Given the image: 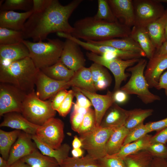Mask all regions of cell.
<instances>
[{"instance_id":"7dc6e473","label":"cell","mask_w":167,"mask_h":167,"mask_svg":"<svg viewBox=\"0 0 167 167\" xmlns=\"http://www.w3.org/2000/svg\"><path fill=\"white\" fill-rule=\"evenodd\" d=\"M84 115L73 111L70 116V122L72 129L74 131L78 132L84 119Z\"/></svg>"},{"instance_id":"e7e4bbea","label":"cell","mask_w":167,"mask_h":167,"mask_svg":"<svg viewBox=\"0 0 167 167\" xmlns=\"http://www.w3.org/2000/svg\"><path fill=\"white\" fill-rule=\"evenodd\" d=\"M60 167L59 166V165H58V166H56V167Z\"/></svg>"},{"instance_id":"9a60e30c","label":"cell","mask_w":167,"mask_h":167,"mask_svg":"<svg viewBox=\"0 0 167 167\" xmlns=\"http://www.w3.org/2000/svg\"><path fill=\"white\" fill-rule=\"evenodd\" d=\"M32 135L21 132L12 146L7 163L10 166L21 158L32 153L37 147L32 141Z\"/></svg>"},{"instance_id":"91938a15","label":"cell","mask_w":167,"mask_h":167,"mask_svg":"<svg viewBox=\"0 0 167 167\" xmlns=\"http://www.w3.org/2000/svg\"><path fill=\"white\" fill-rule=\"evenodd\" d=\"M71 153L73 157L78 158L82 156L83 152L80 148H74L72 150Z\"/></svg>"},{"instance_id":"bcb514c9","label":"cell","mask_w":167,"mask_h":167,"mask_svg":"<svg viewBox=\"0 0 167 167\" xmlns=\"http://www.w3.org/2000/svg\"><path fill=\"white\" fill-rule=\"evenodd\" d=\"M68 92L67 89H64L58 92L52 99V105L53 109L57 111L65 99Z\"/></svg>"},{"instance_id":"d6986e66","label":"cell","mask_w":167,"mask_h":167,"mask_svg":"<svg viewBox=\"0 0 167 167\" xmlns=\"http://www.w3.org/2000/svg\"><path fill=\"white\" fill-rule=\"evenodd\" d=\"M28 57H30L29 50L23 42L0 45V66Z\"/></svg>"},{"instance_id":"ffe728a7","label":"cell","mask_w":167,"mask_h":167,"mask_svg":"<svg viewBox=\"0 0 167 167\" xmlns=\"http://www.w3.org/2000/svg\"><path fill=\"white\" fill-rule=\"evenodd\" d=\"M33 13L32 10L24 12L12 11H0V27L22 31L26 20Z\"/></svg>"},{"instance_id":"9f6ffc18","label":"cell","mask_w":167,"mask_h":167,"mask_svg":"<svg viewBox=\"0 0 167 167\" xmlns=\"http://www.w3.org/2000/svg\"><path fill=\"white\" fill-rule=\"evenodd\" d=\"M73 111L84 115H85L88 112L89 109H86L80 107L76 103H73Z\"/></svg>"},{"instance_id":"ee69618b","label":"cell","mask_w":167,"mask_h":167,"mask_svg":"<svg viewBox=\"0 0 167 167\" xmlns=\"http://www.w3.org/2000/svg\"><path fill=\"white\" fill-rule=\"evenodd\" d=\"M74 97L73 90H68L66 97L57 111L60 116L65 117L70 112L73 103V100Z\"/></svg>"},{"instance_id":"11a10c76","label":"cell","mask_w":167,"mask_h":167,"mask_svg":"<svg viewBox=\"0 0 167 167\" xmlns=\"http://www.w3.org/2000/svg\"><path fill=\"white\" fill-rule=\"evenodd\" d=\"M165 55H167V41L164 42L161 47L156 50L154 55L160 56Z\"/></svg>"},{"instance_id":"52a82bcc","label":"cell","mask_w":167,"mask_h":167,"mask_svg":"<svg viewBox=\"0 0 167 167\" xmlns=\"http://www.w3.org/2000/svg\"><path fill=\"white\" fill-rule=\"evenodd\" d=\"M115 129L96 126L91 131L80 135L82 147L94 159L98 160L103 157L107 155V143Z\"/></svg>"},{"instance_id":"ba28073f","label":"cell","mask_w":167,"mask_h":167,"mask_svg":"<svg viewBox=\"0 0 167 167\" xmlns=\"http://www.w3.org/2000/svg\"><path fill=\"white\" fill-rule=\"evenodd\" d=\"M86 56L89 60L104 66L111 72L115 79L114 91L120 89L122 82L126 80L129 75L125 73L126 70L134 65L140 59L138 58L128 60L108 58L91 52H87Z\"/></svg>"},{"instance_id":"484cf974","label":"cell","mask_w":167,"mask_h":167,"mask_svg":"<svg viewBox=\"0 0 167 167\" xmlns=\"http://www.w3.org/2000/svg\"><path fill=\"white\" fill-rule=\"evenodd\" d=\"M32 139L43 154L55 159L59 165L68 156L71 148L67 144H62L58 148L54 149L42 142L36 135H32Z\"/></svg>"},{"instance_id":"03108f58","label":"cell","mask_w":167,"mask_h":167,"mask_svg":"<svg viewBox=\"0 0 167 167\" xmlns=\"http://www.w3.org/2000/svg\"><path fill=\"white\" fill-rule=\"evenodd\" d=\"M166 160H167V159Z\"/></svg>"},{"instance_id":"7bdbcfd3","label":"cell","mask_w":167,"mask_h":167,"mask_svg":"<svg viewBox=\"0 0 167 167\" xmlns=\"http://www.w3.org/2000/svg\"><path fill=\"white\" fill-rule=\"evenodd\" d=\"M98 161L101 167H126L122 158L113 155H107Z\"/></svg>"},{"instance_id":"ab89813d","label":"cell","mask_w":167,"mask_h":167,"mask_svg":"<svg viewBox=\"0 0 167 167\" xmlns=\"http://www.w3.org/2000/svg\"><path fill=\"white\" fill-rule=\"evenodd\" d=\"M96 126V119L94 110L89 108L85 115L81 126L78 131L80 135L86 134L92 130Z\"/></svg>"},{"instance_id":"c3c4849f","label":"cell","mask_w":167,"mask_h":167,"mask_svg":"<svg viewBox=\"0 0 167 167\" xmlns=\"http://www.w3.org/2000/svg\"><path fill=\"white\" fill-rule=\"evenodd\" d=\"M145 125L150 132L154 131L157 132L167 127V117L158 121L149 122Z\"/></svg>"},{"instance_id":"4dcf8cb0","label":"cell","mask_w":167,"mask_h":167,"mask_svg":"<svg viewBox=\"0 0 167 167\" xmlns=\"http://www.w3.org/2000/svg\"><path fill=\"white\" fill-rule=\"evenodd\" d=\"M152 136L147 134L137 140L124 145L118 153L113 155L123 159L127 156L145 150L151 143Z\"/></svg>"},{"instance_id":"d590c367","label":"cell","mask_w":167,"mask_h":167,"mask_svg":"<svg viewBox=\"0 0 167 167\" xmlns=\"http://www.w3.org/2000/svg\"><path fill=\"white\" fill-rule=\"evenodd\" d=\"M23 32L0 27V45H11L22 42Z\"/></svg>"},{"instance_id":"680465c9","label":"cell","mask_w":167,"mask_h":167,"mask_svg":"<svg viewBox=\"0 0 167 167\" xmlns=\"http://www.w3.org/2000/svg\"><path fill=\"white\" fill-rule=\"evenodd\" d=\"M10 167H30L27 164L19 159L16 161L11 165Z\"/></svg>"},{"instance_id":"4316f807","label":"cell","mask_w":167,"mask_h":167,"mask_svg":"<svg viewBox=\"0 0 167 167\" xmlns=\"http://www.w3.org/2000/svg\"><path fill=\"white\" fill-rule=\"evenodd\" d=\"M71 87H75L88 92L96 93L90 69L83 67L75 72L71 79L68 81Z\"/></svg>"},{"instance_id":"74e56055","label":"cell","mask_w":167,"mask_h":167,"mask_svg":"<svg viewBox=\"0 0 167 167\" xmlns=\"http://www.w3.org/2000/svg\"><path fill=\"white\" fill-rule=\"evenodd\" d=\"M97 2V11L93 16L95 19L109 22L118 21L113 13L107 0H98Z\"/></svg>"},{"instance_id":"cb8c5ba5","label":"cell","mask_w":167,"mask_h":167,"mask_svg":"<svg viewBox=\"0 0 167 167\" xmlns=\"http://www.w3.org/2000/svg\"><path fill=\"white\" fill-rule=\"evenodd\" d=\"M86 42L96 45L109 46L122 50L134 52L140 54L143 57H146L139 45L130 36L101 41Z\"/></svg>"},{"instance_id":"d4e9b609","label":"cell","mask_w":167,"mask_h":167,"mask_svg":"<svg viewBox=\"0 0 167 167\" xmlns=\"http://www.w3.org/2000/svg\"><path fill=\"white\" fill-rule=\"evenodd\" d=\"M167 23V8L160 17L146 27L156 50L165 42L164 31Z\"/></svg>"},{"instance_id":"f907efd6","label":"cell","mask_w":167,"mask_h":167,"mask_svg":"<svg viewBox=\"0 0 167 167\" xmlns=\"http://www.w3.org/2000/svg\"><path fill=\"white\" fill-rule=\"evenodd\" d=\"M52 0H32L33 13L41 12L50 4Z\"/></svg>"},{"instance_id":"277c9868","label":"cell","mask_w":167,"mask_h":167,"mask_svg":"<svg viewBox=\"0 0 167 167\" xmlns=\"http://www.w3.org/2000/svg\"><path fill=\"white\" fill-rule=\"evenodd\" d=\"M47 39V42H33L25 40L22 41L29 50L30 57L40 70L58 61L63 47L64 42L58 39Z\"/></svg>"},{"instance_id":"7402d4cb","label":"cell","mask_w":167,"mask_h":167,"mask_svg":"<svg viewBox=\"0 0 167 167\" xmlns=\"http://www.w3.org/2000/svg\"><path fill=\"white\" fill-rule=\"evenodd\" d=\"M20 113L12 112L4 115L0 127H8L32 135H35L40 126L33 124L26 119Z\"/></svg>"},{"instance_id":"1f68e13d","label":"cell","mask_w":167,"mask_h":167,"mask_svg":"<svg viewBox=\"0 0 167 167\" xmlns=\"http://www.w3.org/2000/svg\"><path fill=\"white\" fill-rule=\"evenodd\" d=\"M21 132L17 130L11 131L0 130V153L5 160L7 161L11 148Z\"/></svg>"},{"instance_id":"8d00e7d4","label":"cell","mask_w":167,"mask_h":167,"mask_svg":"<svg viewBox=\"0 0 167 167\" xmlns=\"http://www.w3.org/2000/svg\"><path fill=\"white\" fill-rule=\"evenodd\" d=\"M32 0H6L0 6V11L16 10L25 12L32 10Z\"/></svg>"},{"instance_id":"83f0119b","label":"cell","mask_w":167,"mask_h":167,"mask_svg":"<svg viewBox=\"0 0 167 167\" xmlns=\"http://www.w3.org/2000/svg\"><path fill=\"white\" fill-rule=\"evenodd\" d=\"M40 70L53 79L66 82L69 81L75 73V71L68 68L59 60L53 65Z\"/></svg>"},{"instance_id":"f6af8a7d","label":"cell","mask_w":167,"mask_h":167,"mask_svg":"<svg viewBox=\"0 0 167 167\" xmlns=\"http://www.w3.org/2000/svg\"><path fill=\"white\" fill-rule=\"evenodd\" d=\"M74 96L76 98V103L80 107L89 109L92 104L88 98L82 93L78 88L72 87Z\"/></svg>"},{"instance_id":"be15d7a7","label":"cell","mask_w":167,"mask_h":167,"mask_svg":"<svg viewBox=\"0 0 167 167\" xmlns=\"http://www.w3.org/2000/svg\"><path fill=\"white\" fill-rule=\"evenodd\" d=\"M161 2H165L167 3V0H158Z\"/></svg>"},{"instance_id":"30bf717a","label":"cell","mask_w":167,"mask_h":167,"mask_svg":"<svg viewBox=\"0 0 167 167\" xmlns=\"http://www.w3.org/2000/svg\"><path fill=\"white\" fill-rule=\"evenodd\" d=\"M64 124L60 119L53 117L38 128L36 135L42 142L54 148L62 145L64 135Z\"/></svg>"},{"instance_id":"6125c7cd","label":"cell","mask_w":167,"mask_h":167,"mask_svg":"<svg viewBox=\"0 0 167 167\" xmlns=\"http://www.w3.org/2000/svg\"><path fill=\"white\" fill-rule=\"evenodd\" d=\"M164 37L165 41H167V23L166 24L164 31Z\"/></svg>"},{"instance_id":"816d5d0a","label":"cell","mask_w":167,"mask_h":167,"mask_svg":"<svg viewBox=\"0 0 167 167\" xmlns=\"http://www.w3.org/2000/svg\"><path fill=\"white\" fill-rule=\"evenodd\" d=\"M128 95L120 89L113 92V98L114 102L117 104H123L128 99Z\"/></svg>"},{"instance_id":"7a4b0ae2","label":"cell","mask_w":167,"mask_h":167,"mask_svg":"<svg viewBox=\"0 0 167 167\" xmlns=\"http://www.w3.org/2000/svg\"><path fill=\"white\" fill-rule=\"evenodd\" d=\"M71 35L85 41H101L130 36L131 29L118 21L114 22L98 20L87 17L76 21Z\"/></svg>"},{"instance_id":"db71d44e","label":"cell","mask_w":167,"mask_h":167,"mask_svg":"<svg viewBox=\"0 0 167 167\" xmlns=\"http://www.w3.org/2000/svg\"><path fill=\"white\" fill-rule=\"evenodd\" d=\"M150 167H167L166 159L153 157Z\"/></svg>"},{"instance_id":"6f0895ef","label":"cell","mask_w":167,"mask_h":167,"mask_svg":"<svg viewBox=\"0 0 167 167\" xmlns=\"http://www.w3.org/2000/svg\"><path fill=\"white\" fill-rule=\"evenodd\" d=\"M82 143L80 139L76 135L74 136V138L72 143L73 149L79 148L82 147Z\"/></svg>"},{"instance_id":"44dd1931","label":"cell","mask_w":167,"mask_h":167,"mask_svg":"<svg viewBox=\"0 0 167 167\" xmlns=\"http://www.w3.org/2000/svg\"><path fill=\"white\" fill-rule=\"evenodd\" d=\"M129 110L124 109L114 103L105 113L100 126L102 127L116 129L124 126Z\"/></svg>"},{"instance_id":"ac0fdd59","label":"cell","mask_w":167,"mask_h":167,"mask_svg":"<svg viewBox=\"0 0 167 167\" xmlns=\"http://www.w3.org/2000/svg\"><path fill=\"white\" fill-rule=\"evenodd\" d=\"M167 69V55H154L149 59L144 75L149 88H156L161 76Z\"/></svg>"},{"instance_id":"4fadbf2b","label":"cell","mask_w":167,"mask_h":167,"mask_svg":"<svg viewBox=\"0 0 167 167\" xmlns=\"http://www.w3.org/2000/svg\"><path fill=\"white\" fill-rule=\"evenodd\" d=\"M35 86L37 95L43 101L50 99L60 91L70 87L69 82L53 79L45 75L40 70L36 77Z\"/></svg>"},{"instance_id":"e0dca14e","label":"cell","mask_w":167,"mask_h":167,"mask_svg":"<svg viewBox=\"0 0 167 167\" xmlns=\"http://www.w3.org/2000/svg\"><path fill=\"white\" fill-rule=\"evenodd\" d=\"M78 89L91 101L94 108L96 126H100L106 112L115 102L113 98V92L108 91L106 94L101 95L83 89Z\"/></svg>"},{"instance_id":"3957f363","label":"cell","mask_w":167,"mask_h":167,"mask_svg":"<svg viewBox=\"0 0 167 167\" xmlns=\"http://www.w3.org/2000/svg\"><path fill=\"white\" fill-rule=\"evenodd\" d=\"M40 69L30 57L0 66V83L11 85L26 94L34 90Z\"/></svg>"},{"instance_id":"e575fe53","label":"cell","mask_w":167,"mask_h":167,"mask_svg":"<svg viewBox=\"0 0 167 167\" xmlns=\"http://www.w3.org/2000/svg\"><path fill=\"white\" fill-rule=\"evenodd\" d=\"M60 167H101L98 161L87 154L81 158L68 156Z\"/></svg>"},{"instance_id":"60d3db41","label":"cell","mask_w":167,"mask_h":167,"mask_svg":"<svg viewBox=\"0 0 167 167\" xmlns=\"http://www.w3.org/2000/svg\"><path fill=\"white\" fill-rule=\"evenodd\" d=\"M150 132L143 123L138 125L129 130L124 140L123 146L140 139Z\"/></svg>"},{"instance_id":"6da1fadb","label":"cell","mask_w":167,"mask_h":167,"mask_svg":"<svg viewBox=\"0 0 167 167\" xmlns=\"http://www.w3.org/2000/svg\"><path fill=\"white\" fill-rule=\"evenodd\" d=\"M83 1L74 0L63 5L58 0H52L45 9L33 13L26 21L22 31L24 39L31 38L33 42H38L46 39L52 33L71 34L74 28L69 23V18Z\"/></svg>"},{"instance_id":"2e32d148","label":"cell","mask_w":167,"mask_h":167,"mask_svg":"<svg viewBox=\"0 0 167 167\" xmlns=\"http://www.w3.org/2000/svg\"><path fill=\"white\" fill-rule=\"evenodd\" d=\"M117 20L129 28L135 24V16L133 0H107Z\"/></svg>"},{"instance_id":"5bb4252c","label":"cell","mask_w":167,"mask_h":167,"mask_svg":"<svg viewBox=\"0 0 167 167\" xmlns=\"http://www.w3.org/2000/svg\"><path fill=\"white\" fill-rule=\"evenodd\" d=\"M59 60L75 72L85 66L86 60L80 45L75 42L66 39Z\"/></svg>"},{"instance_id":"94428289","label":"cell","mask_w":167,"mask_h":167,"mask_svg":"<svg viewBox=\"0 0 167 167\" xmlns=\"http://www.w3.org/2000/svg\"><path fill=\"white\" fill-rule=\"evenodd\" d=\"M7 164V161L5 160L1 156L0 157V167H10Z\"/></svg>"},{"instance_id":"836d02e7","label":"cell","mask_w":167,"mask_h":167,"mask_svg":"<svg viewBox=\"0 0 167 167\" xmlns=\"http://www.w3.org/2000/svg\"><path fill=\"white\" fill-rule=\"evenodd\" d=\"M153 112L152 109H135L129 110L128 117L124 126L130 130L143 123L148 117L151 116Z\"/></svg>"},{"instance_id":"603a6c76","label":"cell","mask_w":167,"mask_h":167,"mask_svg":"<svg viewBox=\"0 0 167 167\" xmlns=\"http://www.w3.org/2000/svg\"><path fill=\"white\" fill-rule=\"evenodd\" d=\"M130 36L138 44L147 58L150 59L153 57L156 49L146 27L134 25L131 29Z\"/></svg>"},{"instance_id":"f35d334b","label":"cell","mask_w":167,"mask_h":167,"mask_svg":"<svg viewBox=\"0 0 167 167\" xmlns=\"http://www.w3.org/2000/svg\"><path fill=\"white\" fill-rule=\"evenodd\" d=\"M94 85L98 82L111 80V78L108 71L104 66L94 62L89 67Z\"/></svg>"},{"instance_id":"8992f818","label":"cell","mask_w":167,"mask_h":167,"mask_svg":"<svg viewBox=\"0 0 167 167\" xmlns=\"http://www.w3.org/2000/svg\"><path fill=\"white\" fill-rule=\"evenodd\" d=\"M56 111L52 107V99L42 100L34 90L26 95L21 113L30 122L41 126L49 119L54 117Z\"/></svg>"},{"instance_id":"7c38bea8","label":"cell","mask_w":167,"mask_h":167,"mask_svg":"<svg viewBox=\"0 0 167 167\" xmlns=\"http://www.w3.org/2000/svg\"><path fill=\"white\" fill-rule=\"evenodd\" d=\"M67 38L75 42L85 49L108 58H117L128 60L135 58H140L142 57L140 54L136 52L122 50L109 46L96 45L83 41L71 35H68Z\"/></svg>"},{"instance_id":"f5cc1de1","label":"cell","mask_w":167,"mask_h":167,"mask_svg":"<svg viewBox=\"0 0 167 167\" xmlns=\"http://www.w3.org/2000/svg\"><path fill=\"white\" fill-rule=\"evenodd\" d=\"M156 88L158 90L164 89L165 94L167 97V71L165 72L161 76Z\"/></svg>"},{"instance_id":"f546056e","label":"cell","mask_w":167,"mask_h":167,"mask_svg":"<svg viewBox=\"0 0 167 167\" xmlns=\"http://www.w3.org/2000/svg\"><path fill=\"white\" fill-rule=\"evenodd\" d=\"M20 159L30 167H54L59 165L55 159L43 154L37 149L32 154Z\"/></svg>"},{"instance_id":"8fae6325","label":"cell","mask_w":167,"mask_h":167,"mask_svg":"<svg viewBox=\"0 0 167 167\" xmlns=\"http://www.w3.org/2000/svg\"><path fill=\"white\" fill-rule=\"evenodd\" d=\"M25 94L15 87L0 84V116L12 112L21 113Z\"/></svg>"},{"instance_id":"d6a6232c","label":"cell","mask_w":167,"mask_h":167,"mask_svg":"<svg viewBox=\"0 0 167 167\" xmlns=\"http://www.w3.org/2000/svg\"><path fill=\"white\" fill-rule=\"evenodd\" d=\"M153 157L143 150L124 158L126 167H150Z\"/></svg>"},{"instance_id":"5b68a950","label":"cell","mask_w":167,"mask_h":167,"mask_svg":"<svg viewBox=\"0 0 167 167\" xmlns=\"http://www.w3.org/2000/svg\"><path fill=\"white\" fill-rule=\"evenodd\" d=\"M147 61L145 59H140L134 66L128 68L126 71L131 73L130 79L120 89L128 95L135 94L145 104L159 101L158 96L151 92L144 75V70Z\"/></svg>"},{"instance_id":"9c48e42d","label":"cell","mask_w":167,"mask_h":167,"mask_svg":"<svg viewBox=\"0 0 167 167\" xmlns=\"http://www.w3.org/2000/svg\"><path fill=\"white\" fill-rule=\"evenodd\" d=\"M135 24L146 27L160 17L165 9L158 0H133Z\"/></svg>"},{"instance_id":"681fc988","label":"cell","mask_w":167,"mask_h":167,"mask_svg":"<svg viewBox=\"0 0 167 167\" xmlns=\"http://www.w3.org/2000/svg\"><path fill=\"white\" fill-rule=\"evenodd\" d=\"M167 142V127L157 132L150 139V143H155L166 144Z\"/></svg>"},{"instance_id":"f1b7e54d","label":"cell","mask_w":167,"mask_h":167,"mask_svg":"<svg viewBox=\"0 0 167 167\" xmlns=\"http://www.w3.org/2000/svg\"><path fill=\"white\" fill-rule=\"evenodd\" d=\"M129 131L124 126L115 129L107 143V155H111L118 153L123 146L125 139Z\"/></svg>"},{"instance_id":"b9f144b4","label":"cell","mask_w":167,"mask_h":167,"mask_svg":"<svg viewBox=\"0 0 167 167\" xmlns=\"http://www.w3.org/2000/svg\"><path fill=\"white\" fill-rule=\"evenodd\" d=\"M145 150L153 157L167 159V146L166 144L159 143H151Z\"/></svg>"}]
</instances>
